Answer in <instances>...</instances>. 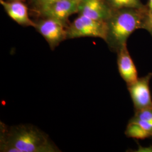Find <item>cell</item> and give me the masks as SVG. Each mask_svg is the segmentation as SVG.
<instances>
[{
    "instance_id": "6da1fadb",
    "label": "cell",
    "mask_w": 152,
    "mask_h": 152,
    "mask_svg": "<svg viewBox=\"0 0 152 152\" xmlns=\"http://www.w3.org/2000/svg\"><path fill=\"white\" fill-rule=\"evenodd\" d=\"M0 150L5 152H58L48 135L31 124L8 127L1 124Z\"/></svg>"
},
{
    "instance_id": "7a4b0ae2",
    "label": "cell",
    "mask_w": 152,
    "mask_h": 152,
    "mask_svg": "<svg viewBox=\"0 0 152 152\" xmlns=\"http://www.w3.org/2000/svg\"><path fill=\"white\" fill-rule=\"evenodd\" d=\"M147 11V8H123L112 10L106 21L107 32L104 40L112 51L117 53L127 44L132 33L142 29Z\"/></svg>"
},
{
    "instance_id": "3957f363",
    "label": "cell",
    "mask_w": 152,
    "mask_h": 152,
    "mask_svg": "<svg viewBox=\"0 0 152 152\" xmlns=\"http://www.w3.org/2000/svg\"><path fill=\"white\" fill-rule=\"evenodd\" d=\"M67 39L95 37L103 39L106 37V22L98 20L79 15L66 28Z\"/></svg>"
},
{
    "instance_id": "277c9868",
    "label": "cell",
    "mask_w": 152,
    "mask_h": 152,
    "mask_svg": "<svg viewBox=\"0 0 152 152\" xmlns=\"http://www.w3.org/2000/svg\"><path fill=\"white\" fill-rule=\"evenodd\" d=\"M81 0H56L45 6L35 12L39 18H48L58 20L68 27L69 17L78 13Z\"/></svg>"
},
{
    "instance_id": "5b68a950",
    "label": "cell",
    "mask_w": 152,
    "mask_h": 152,
    "mask_svg": "<svg viewBox=\"0 0 152 152\" xmlns=\"http://www.w3.org/2000/svg\"><path fill=\"white\" fill-rule=\"evenodd\" d=\"M34 28L44 37L51 50H54L67 39L66 28L60 22L48 18H39Z\"/></svg>"
},
{
    "instance_id": "8992f818",
    "label": "cell",
    "mask_w": 152,
    "mask_h": 152,
    "mask_svg": "<svg viewBox=\"0 0 152 152\" xmlns=\"http://www.w3.org/2000/svg\"><path fill=\"white\" fill-rule=\"evenodd\" d=\"M152 73L138 78L136 81L127 85V88L132 99L135 112L152 108V95L149 83Z\"/></svg>"
},
{
    "instance_id": "52a82bcc",
    "label": "cell",
    "mask_w": 152,
    "mask_h": 152,
    "mask_svg": "<svg viewBox=\"0 0 152 152\" xmlns=\"http://www.w3.org/2000/svg\"><path fill=\"white\" fill-rule=\"evenodd\" d=\"M112 10L105 0H81L78 14L93 19L106 22Z\"/></svg>"
},
{
    "instance_id": "ba28073f",
    "label": "cell",
    "mask_w": 152,
    "mask_h": 152,
    "mask_svg": "<svg viewBox=\"0 0 152 152\" xmlns=\"http://www.w3.org/2000/svg\"><path fill=\"white\" fill-rule=\"evenodd\" d=\"M7 14L18 24L23 27H32L35 22L29 16L28 8L24 2L19 1H0Z\"/></svg>"
},
{
    "instance_id": "9c48e42d",
    "label": "cell",
    "mask_w": 152,
    "mask_h": 152,
    "mask_svg": "<svg viewBox=\"0 0 152 152\" xmlns=\"http://www.w3.org/2000/svg\"><path fill=\"white\" fill-rule=\"evenodd\" d=\"M117 65L120 76L127 85L136 81L138 79L136 66L128 50L127 44L117 53Z\"/></svg>"
},
{
    "instance_id": "30bf717a",
    "label": "cell",
    "mask_w": 152,
    "mask_h": 152,
    "mask_svg": "<svg viewBox=\"0 0 152 152\" xmlns=\"http://www.w3.org/2000/svg\"><path fill=\"white\" fill-rule=\"evenodd\" d=\"M129 122L140 125L152 137V108L135 112V115Z\"/></svg>"
},
{
    "instance_id": "8fae6325",
    "label": "cell",
    "mask_w": 152,
    "mask_h": 152,
    "mask_svg": "<svg viewBox=\"0 0 152 152\" xmlns=\"http://www.w3.org/2000/svg\"><path fill=\"white\" fill-rule=\"evenodd\" d=\"M112 10L123 8H134L138 9H146L141 0H105Z\"/></svg>"
},
{
    "instance_id": "7c38bea8",
    "label": "cell",
    "mask_w": 152,
    "mask_h": 152,
    "mask_svg": "<svg viewBox=\"0 0 152 152\" xmlns=\"http://www.w3.org/2000/svg\"><path fill=\"white\" fill-rule=\"evenodd\" d=\"M125 135L128 137L136 139H145L152 137V136L137 124L129 122L125 130Z\"/></svg>"
},
{
    "instance_id": "4fadbf2b",
    "label": "cell",
    "mask_w": 152,
    "mask_h": 152,
    "mask_svg": "<svg viewBox=\"0 0 152 152\" xmlns=\"http://www.w3.org/2000/svg\"><path fill=\"white\" fill-rule=\"evenodd\" d=\"M56 0H30L29 5L31 9L34 13L45 6Z\"/></svg>"
},
{
    "instance_id": "5bb4252c",
    "label": "cell",
    "mask_w": 152,
    "mask_h": 152,
    "mask_svg": "<svg viewBox=\"0 0 152 152\" xmlns=\"http://www.w3.org/2000/svg\"><path fill=\"white\" fill-rule=\"evenodd\" d=\"M142 29L147 31L152 36V12L147 11L143 20Z\"/></svg>"
},
{
    "instance_id": "9a60e30c",
    "label": "cell",
    "mask_w": 152,
    "mask_h": 152,
    "mask_svg": "<svg viewBox=\"0 0 152 152\" xmlns=\"http://www.w3.org/2000/svg\"><path fill=\"white\" fill-rule=\"evenodd\" d=\"M147 12H152V0H148V2L146 5Z\"/></svg>"
},
{
    "instance_id": "2e32d148",
    "label": "cell",
    "mask_w": 152,
    "mask_h": 152,
    "mask_svg": "<svg viewBox=\"0 0 152 152\" xmlns=\"http://www.w3.org/2000/svg\"><path fill=\"white\" fill-rule=\"evenodd\" d=\"M7 1H22V2H24L26 1H27V0H7ZM30 1V0H29Z\"/></svg>"
}]
</instances>
